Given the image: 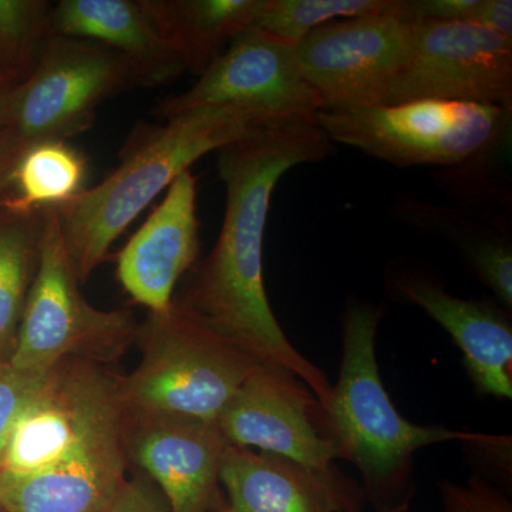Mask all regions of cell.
<instances>
[{
  "label": "cell",
  "mask_w": 512,
  "mask_h": 512,
  "mask_svg": "<svg viewBox=\"0 0 512 512\" xmlns=\"http://www.w3.org/2000/svg\"><path fill=\"white\" fill-rule=\"evenodd\" d=\"M52 36L77 37L123 57L137 86L171 82L185 70L160 36L141 0H62L50 12Z\"/></svg>",
  "instance_id": "17"
},
{
  "label": "cell",
  "mask_w": 512,
  "mask_h": 512,
  "mask_svg": "<svg viewBox=\"0 0 512 512\" xmlns=\"http://www.w3.org/2000/svg\"><path fill=\"white\" fill-rule=\"evenodd\" d=\"M222 512H227V508H225V510H224V511H222Z\"/></svg>",
  "instance_id": "30"
},
{
  "label": "cell",
  "mask_w": 512,
  "mask_h": 512,
  "mask_svg": "<svg viewBox=\"0 0 512 512\" xmlns=\"http://www.w3.org/2000/svg\"><path fill=\"white\" fill-rule=\"evenodd\" d=\"M42 224L43 211L0 215V362H10L15 352L39 264Z\"/></svg>",
  "instance_id": "19"
},
{
  "label": "cell",
  "mask_w": 512,
  "mask_h": 512,
  "mask_svg": "<svg viewBox=\"0 0 512 512\" xmlns=\"http://www.w3.org/2000/svg\"><path fill=\"white\" fill-rule=\"evenodd\" d=\"M329 137L315 120H295L218 150L225 184L224 222L175 305L262 365L302 380L326 410L333 386L285 335L264 284L262 248L272 192L282 175L328 156Z\"/></svg>",
  "instance_id": "1"
},
{
  "label": "cell",
  "mask_w": 512,
  "mask_h": 512,
  "mask_svg": "<svg viewBox=\"0 0 512 512\" xmlns=\"http://www.w3.org/2000/svg\"><path fill=\"white\" fill-rule=\"evenodd\" d=\"M137 86L130 64L113 50L77 37L52 36L10 97L6 127L26 146L86 133L110 97Z\"/></svg>",
  "instance_id": "8"
},
{
  "label": "cell",
  "mask_w": 512,
  "mask_h": 512,
  "mask_svg": "<svg viewBox=\"0 0 512 512\" xmlns=\"http://www.w3.org/2000/svg\"><path fill=\"white\" fill-rule=\"evenodd\" d=\"M86 173V158L66 141H40L23 151L13 170L16 197L0 205L23 214L62 207L84 190Z\"/></svg>",
  "instance_id": "20"
},
{
  "label": "cell",
  "mask_w": 512,
  "mask_h": 512,
  "mask_svg": "<svg viewBox=\"0 0 512 512\" xmlns=\"http://www.w3.org/2000/svg\"><path fill=\"white\" fill-rule=\"evenodd\" d=\"M164 120L163 126L134 131L113 173L56 208L64 248L80 285L109 259L114 242L140 212L195 161L288 123L238 106L200 107Z\"/></svg>",
  "instance_id": "3"
},
{
  "label": "cell",
  "mask_w": 512,
  "mask_h": 512,
  "mask_svg": "<svg viewBox=\"0 0 512 512\" xmlns=\"http://www.w3.org/2000/svg\"><path fill=\"white\" fill-rule=\"evenodd\" d=\"M383 308L353 302L343 322V355L329 416L345 451L362 476L365 500L375 512H406L416 494L413 456L420 448L461 441L510 456L507 436L441 426H420L397 412L384 389L376 359Z\"/></svg>",
  "instance_id": "4"
},
{
  "label": "cell",
  "mask_w": 512,
  "mask_h": 512,
  "mask_svg": "<svg viewBox=\"0 0 512 512\" xmlns=\"http://www.w3.org/2000/svg\"><path fill=\"white\" fill-rule=\"evenodd\" d=\"M477 26L512 39L511 0H483Z\"/></svg>",
  "instance_id": "26"
},
{
  "label": "cell",
  "mask_w": 512,
  "mask_h": 512,
  "mask_svg": "<svg viewBox=\"0 0 512 512\" xmlns=\"http://www.w3.org/2000/svg\"><path fill=\"white\" fill-rule=\"evenodd\" d=\"M185 70L201 76L237 37L254 28L262 0H141Z\"/></svg>",
  "instance_id": "18"
},
{
  "label": "cell",
  "mask_w": 512,
  "mask_h": 512,
  "mask_svg": "<svg viewBox=\"0 0 512 512\" xmlns=\"http://www.w3.org/2000/svg\"><path fill=\"white\" fill-rule=\"evenodd\" d=\"M126 413L117 375L67 359L45 379L0 460L9 512H103L126 484Z\"/></svg>",
  "instance_id": "2"
},
{
  "label": "cell",
  "mask_w": 512,
  "mask_h": 512,
  "mask_svg": "<svg viewBox=\"0 0 512 512\" xmlns=\"http://www.w3.org/2000/svg\"><path fill=\"white\" fill-rule=\"evenodd\" d=\"M439 491L443 512H512L510 498L478 474L466 484L441 481Z\"/></svg>",
  "instance_id": "23"
},
{
  "label": "cell",
  "mask_w": 512,
  "mask_h": 512,
  "mask_svg": "<svg viewBox=\"0 0 512 512\" xmlns=\"http://www.w3.org/2000/svg\"><path fill=\"white\" fill-rule=\"evenodd\" d=\"M390 6L392 0H262L254 28L295 46L333 19L380 15Z\"/></svg>",
  "instance_id": "21"
},
{
  "label": "cell",
  "mask_w": 512,
  "mask_h": 512,
  "mask_svg": "<svg viewBox=\"0 0 512 512\" xmlns=\"http://www.w3.org/2000/svg\"><path fill=\"white\" fill-rule=\"evenodd\" d=\"M220 481L227 512H363L362 487L338 467L320 473L278 454L228 444Z\"/></svg>",
  "instance_id": "16"
},
{
  "label": "cell",
  "mask_w": 512,
  "mask_h": 512,
  "mask_svg": "<svg viewBox=\"0 0 512 512\" xmlns=\"http://www.w3.org/2000/svg\"><path fill=\"white\" fill-rule=\"evenodd\" d=\"M390 293L419 306L446 330L463 355L474 389L497 399L512 397V325L507 313L491 302L457 298L439 279L421 269L393 268Z\"/></svg>",
  "instance_id": "14"
},
{
  "label": "cell",
  "mask_w": 512,
  "mask_h": 512,
  "mask_svg": "<svg viewBox=\"0 0 512 512\" xmlns=\"http://www.w3.org/2000/svg\"><path fill=\"white\" fill-rule=\"evenodd\" d=\"M26 148L25 141L12 128H0V197L10 184L13 170Z\"/></svg>",
  "instance_id": "25"
},
{
  "label": "cell",
  "mask_w": 512,
  "mask_h": 512,
  "mask_svg": "<svg viewBox=\"0 0 512 512\" xmlns=\"http://www.w3.org/2000/svg\"><path fill=\"white\" fill-rule=\"evenodd\" d=\"M141 360L117 376L127 414L217 421L258 365L175 303L138 323Z\"/></svg>",
  "instance_id": "5"
},
{
  "label": "cell",
  "mask_w": 512,
  "mask_h": 512,
  "mask_svg": "<svg viewBox=\"0 0 512 512\" xmlns=\"http://www.w3.org/2000/svg\"><path fill=\"white\" fill-rule=\"evenodd\" d=\"M409 63L384 106L460 101L512 110V39L466 22H410Z\"/></svg>",
  "instance_id": "10"
},
{
  "label": "cell",
  "mask_w": 512,
  "mask_h": 512,
  "mask_svg": "<svg viewBox=\"0 0 512 512\" xmlns=\"http://www.w3.org/2000/svg\"><path fill=\"white\" fill-rule=\"evenodd\" d=\"M412 46V23L386 12L326 23L293 46V53L322 110H355L384 106Z\"/></svg>",
  "instance_id": "9"
},
{
  "label": "cell",
  "mask_w": 512,
  "mask_h": 512,
  "mask_svg": "<svg viewBox=\"0 0 512 512\" xmlns=\"http://www.w3.org/2000/svg\"><path fill=\"white\" fill-rule=\"evenodd\" d=\"M512 110L460 101L419 100L355 110H320L330 141L397 167L456 168L511 131Z\"/></svg>",
  "instance_id": "7"
},
{
  "label": "cell",
  "mask_w": 512,
  "mask_h": 512,
  "mask_svg": "<svg viewBox=\"0 0 512 512\" xmlns=\"http://www.w3.org/2000/svg\"><path fill=\"white\" fill-rule=\"evenodd\" d=\"M103 512H170V507L157 485L136 471Z\"/></svg>",
  "instance_id": "24"
},
{
  "label": "cell",
  "mask_w": 512,
  "mask_h": 512,
  "mask_svg": "<svg viewBox=\"0 0 512 512\" xmlns=\"http://www.w3.org/2000/svg\"><path fill=\"white\" fill-rule=\"evenodd\" d=\"M29 73L28 70L16 69V67L0 66V128L6 127L13 90Z\"/></svg>",
  "instance_id": "27"
},
{
  "label": "cell",
  "mask_w": 512,
  "mask_h": 512,
  "mask_svg": "<svg viewBox=\"0 0 512 512\" xmlns=\"http://www.w3.org/2000/svg\"><path fill=\"white\" fill-rule=\"evenodd\" d=\"M238 106L276 121L315 120L318 92L303 80L293 45L251 28L201 74L187 92L164 100L163 119L200 107Z\"/></svg>",
  "instance_id": "12"
},
{
  "label": "cell",
  "mask_w": 512,
  "mask_h": 512,
  "mask_svg": "<svg viewBox=\"0 0 512 512\" xmlns=\"http://www.w3.org/2000/svg\"><path fill=\"white\" fill-rule=\"evenodd\" d=\"M124 433L130 467L157 485L170 512L227 508L220 471L228 441L217 421L126 413Z\"/></svg>",
  "instance_id": "13"
},
{
  "label": "cell",
  "mask_w": 512,
  "mask_h": 512,
  "mask_svg": "<svg viewBox=\"0 0 512 512\" xmlns=\"http://www.w3.org/2000/svg\"><path fill=\"white\" fill-rule=\"evenodd\" d=\"M0 66H8V64H5V62H3L2 57H0Z\"/></svg>",
  "instance_id": "29"
},
{
  "label": "cell",
  "mask_w": 512,
  "mask_h": 512,
  "mask_svg": "<svg viewBox=\"0 0 512 512\" xmlns=\"http://www.w3.org/2000/svg\"><path fill=\"white\" fill-rule=\"evenodd\" d=\"M60 231L56 208L43 211L39 264L10 363L47 372L67 359L107 366L136 343L138 322L126 309L103 311L84 298Z\"/></svg>",
  "instance_id": "6"
},
{
  "label": "cell",
  "mask_w": 512,
  "mask_h": 512,
  "mask_svg": "<svg viewBox=\"0 0 512 512\" xmlns=\"http://www.w3.org/2000/svg\"><path fill=\"white\" fill-rule=\"evenodd\" d=\"M47 372H30L0 362V460L19 417L45 379Z\"/></svg>",
  "instance_id": "22"
},
{
  "label": "cell",
  "mask_w": 512,
  "mask_h": 512,
  "mask_svg": "<svg viewBox=\"0 0 512 512\" xmlns=\"http://www.w3.org/2000/svg\"><path fill=\"white\" fill-rule=\"evenodd\" d=\"M0 512H9L5 507H3L2 503H0Z\"/></svg>",
  "instance_id": "28"
},
{
  "label": "cell",
  "mask_w": 512,
  "mask_h": 512,
  "mask_svg": "<svg viewBox=\"0 0 512 512\" xmlns=\"http://www.w3.org/2000/svg\"><path fill=\"white\" fill-rule=\"evenodd\" d=\"M228 444L255 448L326 473L346 460L328 410L282 367H254L217 419Z\"/></svg>",
  "instance_id": "11"
},
{
  "label": "cell",
  "mask_w": 512,
  "mask_h": 512,
  "mask_svg": "<svg viewBox=\"0 0 512 512\" xmlns=\"http://www.w3.org/2000/svg\"><path fill=\"white\" fill-rule=\"evenodd\" d=\"M164 200L117 256L116 275L131 301L164 312L174 291L200 252L197 178L191 170L178 175Z\"/></svg>",
  "instance_id": "15"
}]
</instances>
